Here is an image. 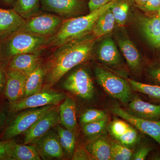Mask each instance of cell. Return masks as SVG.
<instances>
[{"label": "cell", "instance_id": "cell-36", "mask_svg": "<svg viewBox=\"0 0 160 160\" xmlns=\"http://www.w3.org/2000/svg\"><path fill=\"white\" fill-rule=\"evenodd\" d=\"M151 149L147 146H144L138 149L135 154L133 155L132 160H144L146 158Z\"/></svg>", "mask_w": 160, "mask_h": 160}, {"label": "cell", "instance_id": "cell-26", "mask_svg": "<svg viewBox=\"0 0 160 160\" xmlns=\"http://www.w3.org/2000/svg\"><path fill=\"white\" fill-rule=\"evenodd\" d=\"M39 8L40 0H15L13 9L27 20L38 14Z\"/></svg>", "mask_w": 160, "mask_h": 160}, {"label": "cell", "instance_id": "cell-29", "mask_svg": "<svg viewBox=\"0 0 160 160\" xmlns=\"http://www.w3.org/2000/svg\"><path fill=\"white\" fill-rule=\"evenodd\" d=\"M116 22L120 26H124L128 18L129 5L126 1L119 0L111 8Z\"/></svg>", "mask_w": 160, "mask_h": 160}, {"label": "cell", "instance_id": "cell-43", "mask_svg": "<svg viewBox=\"0 0 160 160\" xmlns=\"http://www.w3.org/2000/svg\"><path fill=\"white\" fill-rule=\"evenodd\" d=\"M0 58H1V56H0Z\"/></svg>", "mask_w": 160, "mask_h": 160}, {"label": "cell", "instance_id": "cell-23", "mask_svg": "<svg viewBox=\"0 0 160 160\" xmlns=\"http://www.w3.org/2000/svg\"><path fill=\"white\" fill-rule=\"evenodd\" d=\"M116 21L111 10L109 8L98 18L92 29V36L98 38L109 34L113 31Z\"/></svg>", "mask_w": 160, "mask_h": 160}, {"label": "cell", "instance_id": "cell-38", "mask_svg": "<svg viewBox=\"0 0 160 160\" xmlns=\"http://www.w3.org/2000/svg\"><path fill=\"white\" fill-rule=\"evenodd\" d=\"M149 76L156 82L160 84V66L152 68L149 70Z\"/></svg>", "mask_w": 160, "mask_h": 160}, {"label": "cell", "instance_id": "cell-18", "mask_svg": "<svg viewBox=\"0 0 160 160\" xmlns=\"http://www.w3.org/2000/svg\"><path fill=\"white\" fill-rule=\"evenodd\" d=\"M98 56L101 62L108 66H115L121 63L119 52L111 37L102 41L98 49Z\"/></svg>", "mask_w": 160, "mask_h": 160}, {"label": "cell", "instance_id": "cell-34", "mask_svg": "<svg viewBox=\"0 0 160 160\" xmlns=\"http://www.w3.org/2000/svg\"><path fill=\"white\" fill-rule=\"evenodd\" d=\"M93 158L85 148L79 147L75 149L72 155V160H91L93 159Z\"/></svg>", "mask_w": 160, "mask_h": 160}, {"label": "cell", "instance_id": "cell-5", "mask_svg": "<svg viewBox=\"0 0 160 160\" xmlns=\"http://www.w3.org/2000/svg\"><path fill=\"white\" fill-rule=\"evenodd\" d=\"M63 21L62 18L58 15L38 13L26 20L19 30L48 38L58 31Z\"/></svg>", "mask_w": 160, "mask_h": 160}, {"label": "cell", "instance_id": "cell-42", "mask_svg": "<svg viewBox=\"0 0 160 160\" xmlns=\"http://www.w3.org/2000/svg\"><path fill=\"white\" fill-rule=\"evenodd\" d=\"M159 16H160V9L159 10Z\"/></svg>", "mask_w": 160, "mask_h": 160}, {"label": "cell", "instance_id": "cell-6", "mask_svg": "<svg viewBox=\"0 0 160 160\" xmlns=\"http://www.w3.org/2000/svg\"><path fill=\"white\" fill-rule=\"evenodd\" d=\"M66 98V95L62 92L52 91L50 89L42 90L27 97L11 102L9 104V109L12 112H15L49 105L57 106Z\"/></svg>", "mask_w": 160, "mask_h": 160}, {"label": "cell", "instance_id": "cell-28", "mask_svg": "<svg viewBox=\"0 0 160 160\" xmlns=\"http://www.w3.org/2000/svg\"><path fill=\"white\" fill-rule=\"evenodd\" d=\"M126 80L135 91L147 95L152 98L160 100V86L144 84L129 78Z\"/></svg>", "mask_w": 160, "mask_h": 160}, {"label": "cell", "instance_id": "cell-4", "mask_svg": "<svg viewBox=\"0 0 160 160\" xmlns=\"http://www.w3.org/2000/svg\"><path fill=\"white\" fill-rule=\"evenodd\" d=\"M94 72L98 82L108 94L123 104L130 102L132 92L127 80L102 67H97Z\"/></svg>", "mask_w": 160, "mask_h": 160}, {"label": "cell", "instance_id": "cell-35", "mask_svg": "<svg viewBox=\"0 0 160 160\" xmlns=\"http://www.w3.org/2000/svg\"><path fill=\"white\" fill-rule=\"evenodd\" d=\"M112 0H89V12L94 11L105 6Z\"/></svg>", "mask_w": 160, "mask_h": 160}, {"label": "cell", "instance_id": "cell-8", "mask_svg": "<svg viewBox=\"0 0 160 160\" xmlns=\"http://www.w3.org/2000/svg\"><path fill=\"white\" fill-rule=\"evenodd\" d=\"M63 87L83 99L90 100L94 96L93 82L89 72L84 68H79L72 72L64 81Z\"/></svg>", "mask_w": 160, "mask_h": 160}, {"label": "cell", "instance_id": "cell-1", "mask_svg": "<svg viewBox=\"0 0 160 160\" xmlns=\"http://www.w3.org/2000/svg\"><path fill=\"white\" fill-rule=\"evenodd\" d=\"M95 39L86 36L57 48L43 64L45 74L42 90L50 89L71 69L88 59Z\"/></svg>", "mask_w": 160, "mask_h": 160}, {"label": "cell", "instance_id": "cell-3", "mask_svg": "<svg viewBox=\"0 0 160 160\" xmlns=\"http://www.w3.org/2000/svg\"><path fill=\"white\" fill-rule=\"evenodd\" d=\"M47 39L18 30L0 42V56L1 58L10 59L22 53L40 54L46 48Z\"/></svg>", "mask_w": 160, "mask_h": 160}, {"label": "cell", "instance_id": "cell-31", "mask_svg": "<svg viewBox=\"0 0 160 160\" xmlns=\"http://www.w3.org/2000/svg\"><path fill=\"white\" fill-rule=\"evenodd\" d=\"M107 122V119L106 118L84 124L83 125V132L88 137L97 136L105 130Z\"/></svg>", "mask_w": 160, "mask_h": 160}, {"label": "cell", "instance_id": "cell-41", "mask_svg": "<svg viewBox=\"0 0 160 160\" xmlns=\"http://www.w3.org/2000/svg\"><path fill=\"white\" fill-rule=\"evenodd\" d=\"M2 1L3 2L5 3V4L10 5L13 4L15 0H2Z\"/></svg>", "mask_w": 160, "mask_h": 160}, {"label": "cell", "instance_id": "cell-27", "mask_svg": "<svg viewBox=\"0 0 160 160\" xmlns=\"http://www.w3.org/2000/svg\"><path fill=\"white\" fill-rule=\"evenodd\" d=\"M56 131L58 136L60 144L63 151L72 156L75 149L76 139L73 131L58 125L55 126Z\"/></svg>", "mask_w": 160, "mask_h": 160}, {"label": "cell", "instance_id": "cell-15", "mask_svg": "<svg viewBox=\"0 0 160 160\" xmlns=\"http://www.w3.org/2000/svg\"><path fill=\"white\" fill-rule=\"evenodd\" d=\"M43 9L61 17L71 16L79 12L82 4L80 0H41Z\"/></svg>", "mask_w": 160, "mask_h": 160}, {"label": "cell", "instance_id": "cell-25", "mask_svg": "<svg viewBox=\"0 0 160 160\" xmlns=\"http://www.w3.org/2000/svg\"><path fill=\"white\" fill-rule=\"evenodd\" d=\"M41 156L34 145H19L15 143L10 160H40Z\"/></svg>", "mask_w": 160, "mask_h": 160}, {"label": "cell", "instance_id": "cell-10", "mask_svg": "<svg viewBox=\"0 0 160 160\" xmlns=\"http://www.w3.org/2000/svg\"><path fill=\"white\" fill-rule=\"evenodd\" d=\"M60 123L59 110L56 106L44 115L25 133L24 144L32 143Z\"/></svg>", "mask_w": 160, "mask_h": 160}, {"label": "cell", "instance_id": "cell-17", "mask_svg": "<svg viewBox=\"0 0 160 160\" xmlns=\"http://www.w3.org/2000/svg\"><path fill=\"white\" fill-rule=\"evenodd\" d=\"M129 106L133 115L138 117L151 120L160 118V105L151 104L139 98H135L130 101Z\"/></svg>", "mask_w": 160, "mask_h": 160}, {"label": "cell", "instance_id": "cell-19", "mask_svg": "<svg viewBox=\"0 0 160 160\" xmlns=\"http://www.w3.org/2000/svg\"><path fill=\"white\" fill-rule=\"evenodd\" d=\"M59 110L60 123L66 129L73 131L77 124L76 105L71 98H66L61 103Z\"/></svg>", "mask_w": 160, "mask_h": 160}, {"label": "cell", "instance_id": "cell-21", "mask_svg": "<svg viewBox=\"0 0 160 160\" xmlns=\"http://www.w3.org/2000/svg\"><path fill=\"white\" fill-rule=\"evenodd\" d=\"M118 45L130 69L133 71L139 69L141 64V56L134 43L128 38L118 40Z\"/></svg>", "mask_w": 160, "mask_h": 160}, {"label": "cell", "instance_id": "cell-22", "mask_svg": "<svg viewBox=\"0 0 160 160\" xmlns=\"http://www.w3.org/2000/svg\"><path fill=\"white\" fill-rule=\"evenodd\" d=\"M85 148L94 159L111 160V144L105 138L99 137L89 141Z\"/></svg>", "mask_w": 160, "mask_h": 160}, {"label": "cell", "instance_id": "cell-39", "mask_svg": "<svg viewBox=\"0 0 160 160\" xmlns=\"http://www.w3.org/2000/svg\"><path fill=\"white\" fill-rule=\"evenodd\" d=\"M6 81V71L3 65H0V92L5 87Z\"/></svg>", "mask_w": 160, "mask_h": 160}, {"label": "cell", "instance_id": "cell-7", "mask_svg": "<svg viewBox=\"0 0 160 160\" xmlns=\"http://www.w3.org/2000/svg\"><path fill=\"white\" fill-rule=\"evenodd\" d=\"M57 106H47L33 108L18 115L4 133L5 140L11 139L25 133L36 122Z\"/></svg>", "mask_w": 160, "mask_h": 160}, {"label": "cell", "instance_id": "cell-11", "mask_svg": "<svg viewBox=\"0 0 160 160\" xmlns=\"http://www.w3.org/2000/svg\"><path fill=\"white\" fill-rule=\"evenodd\" d=\"M32 144L36 147L41 158L45 159L61 158L64 155L57 133L51 129Z\"/></svg>", "mask_w": 160, "mask_h": 160}, {"label": "cell", "instance_id": "cell-32", "mask_svg": "<svg viewBox=\"0 0 160 160\" xmlns=\"http://www.w3.org/2000/svg\"><path fill=\"white\" fill-rule=\"evenodd\" d=\"M107 118V115L102 110L90 109L85 111L81 116L80 122L84 125L86 123L95 122Z\"/></svg>", "mask_w": 160, "mask_h": 160}, {"label": "cell", "instance_id": "cell-9", "mask_svg": "<svg viewBox=\"0 0 160 160\" xmlns=\"http://www.w3.org/2000/svg\"><path fill=\"white\" fill-rule=\"evenodd\" d=\"M112 112L134 126L139 131L148 135L160 146V120L154 121L138 117L119 107L113 109Z\"/></svg>", "mask_w": 160, "mask_h": 160}, {"label": "cell", "instance_id": "cell-24", "mask_svg": "<svg viewBox=\"0 0 160 160\" xmlns=\"http://www.w3.org/2000/svg\"><path fill=\"white\" fill-rule=\"evenodd\" d=\"M45 74V69L42 62L27 76L24 98L42 91Z\"/></svg>", "mask_w": 160, "mask_h": 160}, {"label": "cell", "instance_id": "cell-33", "mask_svg": "<svg viewBox=\"0 0 160 160\" xmlns=\"http://www.w3.org/2000/svg\"><path fill=\"white\" fill-rule=\"evenodd\" d=\"M15 143L11 139L0 142V160H11L12 147Z\"/></svg>", "mask_w": 160, "mask_h": 160}, {"label": "cell", "instance_id": "cell-20", "mask_svg": "<svg viewBox=\"0 0 160 160\" xmlns=\"http://www.w3.org/2000/svg\"><path fill=\"white\" fill-rule=\"evenodd\" d=\"M140 26L149 43L155 47H160V16L143 18L140 21Z\"/></svg>", "mask_w": 160, "mask_h": 160}, {"label": "cell", "instance_id": "cell-40", "mask_svg": "<svg viewBox=\"0 0 160 160\" xmlns=\"http://www.w3.org/2000/svg\"><path fill=\"white\" fill-rule=\"evenodd\" d=\"M134 1L138 6L142 8L146 4L147 0H134Z\"/></svg>", "mask_w": 160, "mask_h": 160}, {"label": "cell", "instance_id": "cell-13", "mask_svg": "<svg viewBox=\"0 0 160 160\" xmlns=\"http://www.w3.org/2000/svg\"><path fill=\"white\" fill-rule=\"evenodd\" d=\"M109 130L117 141L126 147L133 146L138 141V131L130 124L122 120L112 121L109 126Z\"/></svg>", "mask_w": 160, "mask_h": 160}, {"label": "cell", "instance_id": "cell-14", "mask_svg": "<svg viewBox=\"0 0 160 160\" xmlns=\"http://www.w3.org/2000/svg\"><path fill=\"white\" fill-rule=\"evenodd\" d=\"M25 21L13 9L0 8V42L19 30Z\"/></svg>", "mask_w": 160, "mask_h": 160}, {"label": "cell", "instance_id": "cell-16", "mask_svg": "<svg viewBox=\"0 0 160 160\" xmlns=\"http://www.w3.org/2000/svg\"><path fill=\"white\" fill-rule=\"evenodd\" d=\"M41 62L40 54L26 53L17 55L10 58L7 69H14L29 75Z\"/></svg>", "mask_w": 160, "mask_h": 160}, {"label": "cell", "instance_id": "cell-2", "mask_svg": "<svg viewBox=\"0 0 160 160\" xmlns=\"http://www.w3.org/2000/svg\"><path fill=\"white\" fill-rule=\"evenodd\" d=\"M119 0H112L105 6L89 14L64 20L59 29L53 36L47 38L46 47L58 48L66 43L78 39L91 32L95 23L103 12L111 8Z\"/></svg>", "mask_w": 160, "mask_h": 160}, {"label": "cell", "instance_id": "cell-30", "mask_svg": "<svg viewBox=\"0 0 160 160\" xmlns=\"http://www.w3.org/2000/svg\"><path fill=\"white\" fill-rule=\"evenodd\" d=\"M111 160H129L132 159L133 153L128 147L123 146L118 141H112Z\"/></svg>", "mask_w": 160, "mask_h": 160}, {"label": "cell", "instance_id": "cell-37", "mask_svg": "<svg viewBox=\"0 0 160 160\" xmlns=\"http://www.w3.org/2000/svg\"><path fill=\"white\" fill-rule=\"evenodd\" d=\"M142 8L147 11H159L160 9V0H147Z\"/></svg>", "mask_w": 160, "mask_h": 160}, {"label": "cell", "instance_id": "cell-12", "mask_svg": "<svg viewBox=\"0 0 160 160\" xmlns=\"http://www.w3.org/2000/svg\"><path fill=\"white\" fill-rule=\"evenodd\" d=\"M27 76L17 69L6 70L5 95L10 102L24 98Z\"/></svg>", "mask_w": 160, "mask_h": 160}]
</instances>
